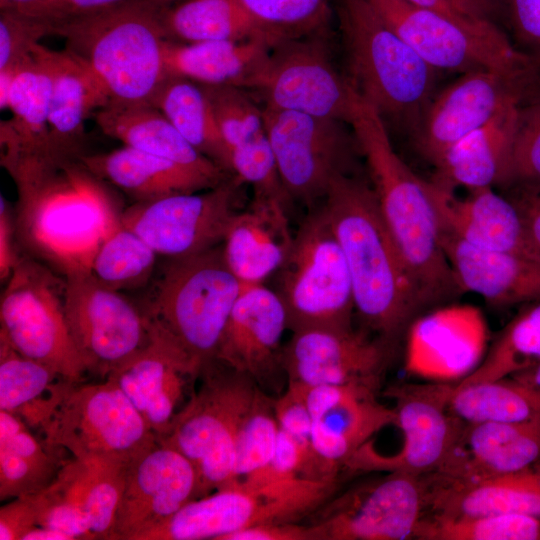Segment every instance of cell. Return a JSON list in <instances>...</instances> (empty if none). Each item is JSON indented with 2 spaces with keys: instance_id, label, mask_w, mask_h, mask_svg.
Listing matches in <instances>:
<instances>
[{
  "instance_id": "d590c367",
  "label": "cell",
  "mask_w": 540,
  "mask_h": 540,
  "mask_svg": "<svg viewBox=\"0 0 540 540\" xmlns=\"http://www.w3.org/2000/svg\"><path fill=\"white\" fill-rule=\"evenodd\" d=\"M166 40L180 43L268 39L279 42L237 0H177L160 15Z\"/></svg>"
},
{
  "instance_id": "52a82bcc",
  "label": "cell",
  "mask_w": 540,
  "mask_h": 540,
  "mask_svg": "<svg viewBox=\"0 0 540 540\" xmlns=\"http://www.w3.org/2000/svg\"><path fill=\"white\" fill-rule=\"evenodd\" d=\"M260 387L218 359L201 366L191 399L162 441L194 465L199 498L233 482L236 438Z\"/></svg>"
},
{
  "instance_id": "ee69618b",
  "label": "cell",
  "mask_w": 540,
  "mask_h": 540,
  "mask_svg": "<svg viewBox=\"0 0 540 540\" xmlns=\"http://www.w3.org/2000/svg\"><path fill=\"white\" fill-rule=\"evenodd\" d=\"M274 400L275 396L260 389L241 424L235 444L232 484L251 479L270 466L279 431Z\"/></svg>"
},
{
  "instance_id": "ffe728a7",
  "label": "cell",
  "mask_w": 540,
  "mask_h": 540,
  "mask_svg": "<svg viewBox=\"0 0 540 540\" xmlns=\"http://www.w3.org/2000/svg\"><path fill=\"white\" fill-rule=\"evenodd\" d=\"M537 83L538 78L495 70L463 73L428 104L414 132L419 151L433 164L459 139L520 102Z\"/></svg>"
},
{
  "instance_id": "d6986e66",
  "label": "cell",
  "mask_w": 540,
  "mask_h": 540,
  "mask_svg": "<svg viewBox=\"0 0 540 540\" xmlns=\"http://www.w3.org/2000/svg\"><path fill=\"white\" fill-rule=\"evenodd\" d=\"M149 329L147 345L105 379L125 393L162 441L194 394L201 364L173 337L150 325Z\"/></svg>"
},
{
  "instance_id": "681fc988",
  "label": "cell",
  "mask_w": 540,
  "mask_h": 540,
  "mask_svg": "<svg viewBox=\"0 0 540 540\" xmlns=\"http://www.w3.org/2000/svg\"><path fill=\"white\" fill-rule=\"evenodd\" d=\"M38 526L60 531L71 540L95 539L85 512L49 485L38 493Z\"/></svg>"
},
{
  "instance_id": "836d02e7",
  "label": "cell",
  "mask_w": 540,
  "mask_h": 540,
  "mask_svg": "<svg viewBox=\"0 0 540 540\" xmlns=\"http://www.w3.org/2000/svg\"><path fill=\"white\" fill-rule=\"evenodd\" d=\"M276 43L268 39L194 43L165 40V75L184 77L201 85L241 88Z\"/></svg>"
},
{
  "instance_id": "9c48e42d",
  "label": "cell",
  "mask_w": 540,
  "mask_h": 540,
  "mask_svg": "<svg viewBox=\"0 0 540 540\" xmlns=\"http://www.w3.org/2000/svg\"><path fill=\"white\" fill-rule=\"evenodd\" d=\"M40 430L53 452L125 465L158 442L133 403L108 379L65 382Z\"/></svg>"
},
{
  "instance_id": "60d3db41",
  "label": "cell",
  "mask_w": 540,
  "mask_h": 540,
  "mask_svg": "<svg viewBox=\"0 0 540 540\" xmlns=\"http://www.w3.org/2000/svg\"><path fill=\"white\" fill-rule=\"evenodd\" d=\"M540 364V299L525 307L496 336L477 367L456 387L509 377Z\"/></svg>"
},
{
  "instance_id": "6da1fadb",
  "label": "cell",
  "mask_w": 540,
  "mask_h": 540,
  "mask_svg": "<svg viewBox=\"0 0 540 540\" xmlns=\"http://www.w3.org/2000/svg\"><path fill=\"white\" fill-rule=\"evenodd\" d=\"M18 201V245L63 277L89 274L93 258L120 221L105 190L78 160H30L10 172Z\"/></svg>"
},
{
  "instance_id": "e0dca14e",
  "label": "cell",
  "mask_w": 540,
  "mask_h": 540,
  "mask_svg": "<svg viewBox=\"0 0 540 540\" xmlns=\"http://www.w3.org/2000/svg\"><path fill=\"white\" fill-rule=\"evenodd\" d=\"M65 279L71 336L89 373L104 380L147 345L149 324L136 302L101 285L90 273Z\"/></svg>"
},
{
  "instance_id": "9f6ffc18",
  "label": "cell",
  "mask_w": 540,
  "mask_h": 540,
  "mask_svg": "<svg viewBox=\"0 0 540 540\" xmlns=\"http://www.w3.org/2000/svg\"><path fill=\"white\" fill-rule=\"evenodd\" d=\"M468 16L493 23V17L504 11V0H453Z\"/></svg>"
},
{
  "instance_id": "484cf974",
  "label": "cell",
  "mask_w": 540,
  "mask_h": 540,
  "mask_svg": "<svg viewBox=\"0 0 540 540\" xmlns=\"http://www.w3.org/2000/svg\"><path fill=\"white\" fill-rule=\"evenodd\" d=\"M0 83L1 108L12 113L1 125L2 165L7 169L23 159L54 158L49 133L52 79L39 42L13 72L0 74Z\"/></svg>"
},
{
  "instance_id": "5bb4252c",
  "label": "cell",
  "mask_w": 540,
  "mask_h": 540,
  "mask_svg": "<svg viewBox=\"0 0 540 540\" xmlns=\"http://www.w3.org/2000/svg\"><path fill=\"white\" fill-rule=\"evenodd\" d=\"M428 511L425 475H387L331 497L307 523L315 540H405Z\"/></svg>"
},
{
  "instance_id": "7dc6e473",
  "label": "cell",
  "mask_w": 540,
  "mask_h": 540,
  "mask_svg": "<svg viewBox=\"0 0 540 540\" xmlns=\"http://www.w3.org/2000/svg\"><path fill=\"white\" fill-rule=\"evenodd\" d=\"M134 0H35L14 9L36 23L45 36L65 23L90 16Z\"/></svg>"
},
{
  "instance_id": "f546056e",
  "label": "cell",
  "mask_w": 540,
  "mask_h": 540,
  "mask_svg": "<svg viewBox=\"0 0 540 540\" xmlns=\"http://www.w3.org/2000/svg\"><path fill=\"white\" fill-rule=\"evenodd\" d=\"M520 102L506 106L485 125L447 148L433 163V180L450 189L505 185Z\"/></svg>"
},
{
  "instance_id": "7402d4cb",
  "label": "cell",
  "mask_w": 540,
  "mask_h": 540,
  "mask_svg": "<svg viewBox=\"0 0 540 540\" xmlns=\"http://www.w3.org/2000/svg\"><path fill=\"white\" fill-rule=\"evenodd\" d=\"M197 498L198 476L192 462L173 447L157 442L127 466L112 540H139Z\"/></svg>"
},
{
  "instance_id": "f5cc1de1",
  "label": "cell",
  "mask_w": 540,
  "mask_h": 540,
  "mask_svg": "<svg viewBox=\"0 0 540 540\" xmlns=\"http://www.w3.org/2000/svg\"><path fill=\"white\" fill-rule=\"evenodd\" d=\"M223 540H315L311 527L300 522L262 524L235 531Z\"/></svg>"
},
{
  "instance_id": "4dcf8cb0",
  "label": "cell",
  "mask_w": 540,
  "mask_h": 540,
  "mask_svg": "<svg viewBox=\"0 0 540 540\" xmlns=\"http://www.w3.org/2000/svg\"><path fill=\"white\" fill-rule=\"evenodd\" d=\"M78 161L96 178L107 180L136 202L208 190L229 178L211 176L125 145L107 153L82 155Z\"/></svg>"
},
{
  "instance_id": "30bf717a",
  "label": "cell",
  "mask_w": 540,
  "mask_h": 540,
  "mask_svg": "<svg viewBox=\"0 0 540 540\" xmlns=\"http://www.w3.org/2000/svg\"><path fill=\"white\" fill-rule=\"evenodd\" d=\"M65 290V277L22 254L1 295L0 336L66 381L79 383L89 371L68 327Z\"/></svg>"
},
{
  "instance_id": "c3c4849f",
  "label": "cell",
  "mask_w": 540,
  "mask_h": 540,
  "mask_svg": "<svg viewBox=\"0 0 540 540\" xmlns=\"http://www.w3.org/2000/svg\"><path fill=\"white\" fill-rule=\"evenodd\" d=\"M44 35L37 24L14 9H0V74L11 73L32 54Z\"/></svg>"
},
{
  "instance_id": "680465c9",
  "label": "cell",
  "mask_w": 540,
  "mask_h": 540,
  "mask_svg": "<svg viewBox=\"0 0 540 540\" xmlns=\"http://www.w3.org/2000/svg\"><path fill=\"white\" fill-rule=\"evenodd\" d=\"M23 540H71V538L60 531L37 526L29 531Z\"/></svg>"
},
{
  "instance_id": "e575fe53",
  "label": "cell",
  "mask_w": 540,
  "mask_h": 540,
  "mask_svg": "<svg viewBox=\"0 0 540 540\" xmlns=\"http://www.w3.org/2000/svg\"><path fill=\"white\" fill-rule=\"evenodd\" d=\"M127 466L99 458L70 457L50 484L85 512L95 539L112 540Z\"/></svg>"
},
{
  "instance_id": "cb8c5ba5",
  "label": "cell",
  "mask_w": 540,
  "mask_h": 540,
  "mask_svg": "<svg viewBox=\"0 0 540 540\" xmlns=\"http://www.w3.org/2000/svg\"><path fill=\"white\" fill-rule=\"evenodd\" d=\"M539 460L540 420L464 422L444 463L432 473L449 482L474 483Z\"/></svg>"
},
{
  "instance_id": "3957f363",
  "label": "cell",
  "mask_w": 540,
  "mask_h": 540,
  "mask_svg": "<svg viewBox=\"0 0 540 540\" xmlns=\"http://www.w3.org/2000/svg\"><path fill=\"white\" fill-rule=\"evenodd\" d=\"M321 206L346 258L362 329L397 347L423 311L372 186L339 175Z\"/></svg>"
},
{
  "instance_id": "db71d44e",
  "label": "cell",
  "mask_w": 540,
  "mask_h": 540,
  "mask_svg": "<svg viewBox=\"0 0 540 540\" xmlns=\"http://www.w3.org/2000/svg\"><path fill=\"white\" fill-rule=\"evenodd\" d=\"M14 218L1 195L0 204V278L7 282L22 254L17 251Z\"/></svg>"
},
{
  "instance_id": "8d00e7d4",
  "label": "cell",
  "mask_w": 540,
  "mask_h": 540,
  "mask_svg": "<svg viewBox=\"0 0 540 540\" xmlns=\"http://www.w3.org/2000/svg\"><path fill=\"white\" fill-rule=\"evenodd\" d=\"M49 450L18 416L0 412V500L38 493L55 479L65 458Z\"/></svg>"
},
{
  "instance_id": "f6af8a7d",
  "label": "cell",
  "mask_w": 540,
  "mask_h": 540,
  "mask_svg": "<svg viewBox=\"0 0 540 540\" xmlns=\"http://www.w3.org/2000/svg\"><path fill=\"white\" fill-rule=\"evenodd\" d=\"M264 29L280 40L322 31L327 0H237Z\"/></svg>"
},
{
  "instance_id": "ba28073f",
  "label": "cell",
  "mask_w": 540,
  "mask_h": 540,
  "mask_svg": "<svg viewBox=\"0 0 540 540\" xmlns=\"http://www.w3.org/2000/svg\"><path fill=\"white\" fill-rule=\"evenodd\" d=\"M276 277L288 329H350L353 287L343 250L321 205L310 209L294 234Z\"/></svg>"
},
{
  "instance_id": "d6a6232c",
  "label": "cell",
  "mask_w": 540,
  "mask_h": 540,
  "mask_svg": "<svg viewBox=\"0 0 540 540\" xmlns=\"http://www.w3.org/2000/svg\"><path fill=\"white\" fill-rule=\"evenodd\" d=\"M94 119L101 131L125 146L168 159L202 173L228 178L212 160L198 152L151 104L109 103Z\"/></svg>"
},
{
  "instance_id": "b9f144b4",
  "label": "cell",
  "mask_w": 540,
  "mask_h": 540,
  "mask_svg": "<svg viewBox=\"0 0 540 540\" xmlns=\"http://www.w3.org/2000/svg\"><path fill=\"white\" fill-rule=\"evenodd\" d=\"M157 257L153 248L120 219L99 246L90 274L115 291L138 289L152 279Z\"/></svg>"
},
{
  "instance_id": "d4e9b609",
  "label": "cell",
  "mask_w": 540,
  "mask_h": 540,
  "mask_svg": "<svg viewBox=\"0 0 540 540\" xmlns=\"http://www.w3.org/2000/svg\"><path fill=\"white\" fill-rule=\"evenodd\" d=\"M429 186L440 227L474 246L540 261V251L513 200L493 187L469 189L466 196L458 197L453 189L434 180Z\"/></svg>"
},
{
  "instance_id": "44dd1931",
  "label": "cell",
  "mask_w": 540,
  "mask_h": 540,
  "mask_svg": "<svg viewBox=\"0 0 540 540\" xmlns=\"http://www.w3.org/2000/svg\"><path fill=\"white\" fill-rule=\"evenodd\" d=\"M286 329L287 312L277 292L264 284L244 287L215 359L250 376L264 392L279 396L287 386L282 344Z\"/></svg>"
},
{
  "instance_id": "ab89813d",
  "label": "cell",
  "mask_w": 540,
  "mask_h": 540,
  "mask_svg": "<svg viewBox=\"0 0 540 540\" xmlns=\"http://www.w3.org/2000/svg\"><path fill=\"white\" fill-rule=\"evenodd\" d=\"M449 410L464 422L540 420V390L512 377L454 385Z\"/></svg>"
},
{
  "instance_id": "603a6c76",
  "label": "cell",
  "mask_w": 540,
  "mask_h": 540,
  "mask_svg": "<svg viewBox=\"0 0 540 540\" xmlns=\"http://www.w3.org/2000/svg\"><path fill=\"white\" fill-rule=\"evenodd\" d=\"M290 386L303 394L316 454L338 474L373 435L396 424L394 409L378 400L381 391L374 388L354 384Z\"/></svg>"
},
{
  "instance_id": "277c9868",
  "label": "cell",
  "mask_w": 540,
  "mask_h": 540,
  "mask_svg": "<svg viewBox=\"0 0 540 540\" xmlns=\"http://www.w3.org/2000/svg\"><path fill=\"white\" fill-rule=\"evenodd\" d=\"M349 82L384 123L412 132L433 98L436 71L379 15L368 0H337Z\"/></svg>"
},
{
  "instance_id": "f1b7e54d",
  "label": "cell",
  "mask_w": 540,
  "mask_h": 540,
  "mask_svg": "<svg viewBox=\"0 0 540 540\" xmlns=\"http://www.w3.org/2000/svg\"><path fill=\"white\" fill-rule=\"evenodd\" d=\"M52 79L49 133L53 157L78 160L85 143L87 117L110 103L109 95L88 65L66 48L51 50L40 44Z\"/></svg>"
},
{
  "instance_id": "7a4b0ae2",
  "label": "cell",
  "mask_w": 540,
  "mask_h": 540,
  "mask_svg": "<svg viewBox=\"0 0 540 540\" xmlns=\"http://www.w3.org/2000/svg\"><path fill=\"white\" fill-rule=\"evenodd\" d=\"M349 126L423 312L454 299L463 292L441 246L429 181L418 177L399 157L383 119L355 90Z\"/></svg>"
},
{
  "instance_id": "4fadbf2b",
  "label": "cell",
  "mask_w": 540,
  "mask_h": 540,
  "mask_svg": "<svg viewBox=\"0 0 540 540\" xmlns=\"http://www.w3.org/2000/svg\"><path fill=\"white\" fill-rule=\"evenodd\" d=\"M454 384L395 383L382 394L394 402L402 444L393 455H381L368 441L345 463L350 472H402L422 476L437 471L451 451L463 421L449 410Z\"/></svg>"
},
{
  "instance_id": "f35d334b",
  "label": "cell",
  "mask_w": 540,
  "mask_h": 540,
  "mask_svg": "<svg viewBox=\"0 0 540 540\" xmlns=\"http://www.w3.org/2000/svg\"><path fill=\"white\" fill-rule=\"evenodd\" d=\"M66 382L47 365L19 353L0 336V410L41 429Z\"/></svg>"
},
{
  "instance_id": "6f0895ef",
  "label": "cell",
  "mask_w": 540,
  "mask_h": 540,
  "mask_svg": "<svg viewBox=\"0 0 540 540\" xmlns=\"http://www.w3.org/2000/svg\"><path fill=\"white\" fill-rule=\"evenodd\" d=\"M412 5L426 8L443 14L451 19L467 25H479L484 22L474 19L458 8L453 0H404Z\"/></svg>"
},
{
  "instance_id": "91938a15",
  "label": "cell",
  "mask_w": 540,
  "mask_h": 540,
  "mask_svg": "<svg viewBox=\"0 0 540 540\" xmlns=\"http://www.w3.org/2000/svg\"><path fill=\"white\" fill-rule=\"evenodd\" d=\"M509 377L540 390V364L519 371Z\"/></svg>"
},
{
  "instance_id": "816d5d0a",
  "label": "cell",
  "mask_w": 540,
  "mask_h": 540,
  "mask_svg": "<svg viewBox=\"0 0 540 540\" xmlns=\"http://www.w3.org/2000/svg\"><path fill=\"white\" fill-rule=\"evenodd\" d=\"M38 493L11 499L1 506V540H23L29 531L38 526Z\"/></svg>"
},
{
  "instance_id": "7c38bea8",
  "label": "cell",
  "mask_w": 540,
  "mask_h": 540,
  "mask_svg": "<svg viewBox=\"0 0 540 540\" xmlns=\"http://www.w3.org/2000/svg\"><path fill=\"white\" fill-rule=\"evenodd\" d=\"M241 88L252 92L262 106L349 125L354 88L334 64L323 31L273 45Z\"/></svg>"
},
{
  "instance_id": "1f68e13d",
  "label": "cell",
  "mask_w": 540,
  "mask_h": 540,
  "mask_svg": "<svg viewBox=\"0 0 540 540\" xmlns=\"http://www.w3.org/2000/svg\"><path fill=\"white\" fill-rule=\"evenodd\" d=\"M425 478L427 513H515L540 518V460L521 470L474 483L449 482L433 473Z\"/></svg>"
},
{
  "instance_id": "8992f818",
  "label": "cell",
  "mask_w": 540,
  "mask_h": 540,
  "mask_svg": "<svg viewBox=\"0 0 540 540\" xmlns=\"http://www.w3.org/2000/svg\"><path fill=\"white\" fill-rule=\"evenodd\" d=\"M167 260L136 303L150 326L173 337L202 366L216 358L243 286L227 266L222 244Z\"/></svg>"
},
{
  "instance_id": "11a10c76",
  "label": "cell",
  "mask_w": 540,
  "mask_h": 540,
  "mask_svg": "<svg viewBox=\"0 0 540 540\" xmlns=\"http://www.w3.org/2000/svg\"><path fill=\"white\" fill-rule=\"evenodd\" d=\"M513 201L522 214L532 241L540 251V191H522Z\"/></svg>"
},
{
  "instance_id": "4316f807",
  "label": "cell",
  "mask_w": 540,
  "mask_h": 540,
  "mask_svg": "<svg viewBox=\"0 0 540 540\" xmlns=\"http://www.w3.org/2000/svg\"><path fill=\"white\" fill-rule=\"evenodd\" d=\"M440 242L462 292L495 307L540 299V261L517 253L474 246L439 226Z\"/></svg>"
},
{
  "instance_id": "bcb514c9",
  "label": "cell",
  "mask_w": 540,
  "mask_h": 540,
  "mask_svg": "<svg viewBox=\"0 0 540 540\" xmlns=\"http://www.w3.org/2000/svg\"><path fill=\"white\" fill-rule=\"evenodd\" d=\"M540 191V84L519 105L509 171L505 185Z\"/></svg>"
},
{
  "instance_id": "94428289",
  "label": "cell",
  "mask_w": 540,
  "mask_h": 540,
  "mask_svg": "<svg viewBox=\"0 0 540 540\" xmlns=\"http://www.w3.org/2000/svg\"><path fill=\"white\" fill-rule=\"evenodd\" d=\"M35 0H0V9L14 8Z\"/></svg>"
},
{
  "instance_id": "2e32d148",
  "label": "cell",
  "mask_w": 540,
  "mask_h": 540,
  "mask_svg": "<svg viewBox=\"0 0 540 540\" xmlns=\"http://www.w3.org/2000/svg\"><path fill=\"white\" fill-rule=\"evenodd\" d=\"M242 183L234 176L218 186L135 202L121 213L122 223L167 259L190 256L222 244L238 212Z\"/></svg>"
},
{
  "instance_id": "74e56055",
  "label": "cell",
  "mask_w": 540,
  "mask_h": 540,
  "mask_svg": "<svg viewBox=\"0 0 540 540\" xmlns=\"http://www.w3.org/2000/svg\"><path fill=\"white\" fill-rule=\"evenodd\" d=\"M150 104L157 108L198 152L232 175L229 151L208 95L201 84L184 77L166 75Z\"/></svg>"
},
{
  "instance_id": "8fae6325",
  "label": "cell",
  "mask_w": 540,
  "mask_h": 540,
  "mask_svg": "<svg viewBox=\"0 0 540 540\" xmlns=\"http://www.w3.org/2000/svg\"><path fill=\"white\" fill-rule=\"evenodd\" d=\"M385 22L436 71L495 70L538 78L540 65L492 22L467 25L404 0H368Z\"/></svg>"
},
{
  "instance_id": "ac0fdd59",
  "label": "cell",
  "mask_w": 540,
  "mask_h": 540,
  "mask_svg": "<svg viewBox=\"0 0 540 540\" xmlns=\"http://www.w3.org/2000/svg\"><path fill=\"white\" fill-rule=\"evenodd\" d=\"M396 348L363 329L313 328L292 332L283 350L287 384H354L381 391Z\"/></svg>"
},
{
  "instance_id": "7bdbcfd3",
  "label": "cell",
  "mask_w": 540,
  "mask_h": 540,
  "mask_svg": "<svg viewBox=\"0 0 540 540\" xmlns=\"http://www.w3.org/2000/svg\"><path fill=\"white\" fill-rule=\"evenodd\" d=\"M416 540H540V518L515 513L445 515L426 513Z\"/></svg>"
},
{
  "instance_id": "5b68a950",
  "label": "cell",
  "mask_w": 540,
  "mask_h": 540,
  "mask_svg": "<svg viewBox=\"0 0 540 540\" xmlns=\"http://www.w3.org/2000/svg\"><path fill=\"white\" fill-rule=\"evenodd\" d=\"M177 0H134L56 27L50 36L94 72L110 102L150 104L165 78L160 23L163 9Z\"/></svg>"
},
{
  "instance_id": "9a60e30c",
  "label": "cell",
  "mask_w": 540,
  "mask_h": 540,
  "mask_svg": "<svg viewBox=\"0 0 540 540\" xmlns=\"http://www.w3.org/2000/svg\"><path fill=\"white\" fill-rule=\"evenodd\" d=\"M278 173L289 198L310 209L333 180L349 172L351 141L345 122L262 106Z\"/></svg>"
},
{
  "instance_id": "83f0119b",
  "label": "cell",
  "mask_w": 540,
  "mask_h": 540,
  "mask_svg": "<svg viewBox=\"0 0 540 540\" xmlns=\"http://www.w3.org/2000/svg\"><path fill=\"white\" fill-rule=\"evenodd\" d=\"M287 205L277 199L253 196L248 207L232 218L222 251L243 288L264 284L287 258L294 239Z\"/></svg>"
},
{
  "instance_id": "f907efd6",
  "label": "cell",
  "mask_w": 540,
  "mask_h": 540,
  "mask_svg": "<svg viewBox=\"0 0 540 540\" xmlns=\"http://www.w3.org/2000/svg\"><path fill=\"white\" fill-rule=\"evenodd\" d=\"M515 38L540 65V0H504Z\"/></svg>"
}]
</instances>
